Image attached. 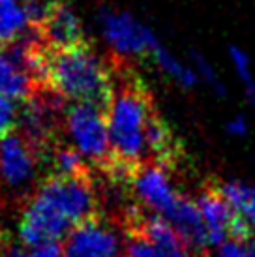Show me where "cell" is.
<instances>
[{
    "label": "cell",
    "mask_w": 255,
    "mask_h": 257,
    "mask_svg": "<svg viewBox=\"0 0 255 257\" xmlns=\"http://www.w3.org/2000/svg\"><path fill=\"white\" fill-rule=\"evenodd\" d=\"M96 195L86 175L47 179L27 203L19 236L29 248L47 240H62L73 227L94 218Z\"/></svg>",
    "instance_id": "1"
},
{
    "label": "cell",
    "mask_w": 255,
    "mask_h": 257,
    "mask_svg": "<svg viewBox=\"0 0 255 257\" xmlns=\"http://www.w3.org/2000/svg\"><path fill=\"white\" fill-rule=\"evenodd\" d=\"M154 116L149 94L141 85L128 83L113 90L107 103V124L113 160L118 165L132 167L150 156L149 130Z\"/></svg>",
    "instance_id": "2"
},
{
    "label": "cell",
    "mask_w": 255,
    "mask_h": 257,
    "mask_svg": "<svg viewBox=\"0 0 255 257\" xmlns=\"http://www.w3.org/2000/svg\"><path fill=\"white\" fill-rule=\"evenodd\" d=\"M47 85L66 100L94 101L105 107L113 96V81L107 64L86 43L53 51Z\"/></svg>",
    "instance_id": "3"
},
{
    "label": "cell",
    "mask_w": 255,
    "mask_h": 257,
    "mask_svg": "<svg viewBox=\"0 0 255 257\" xmlns=\"http://www.w3.org/2000/svg\"><path fill=\"white\" fill-rule=\"evenodd\" d=\"M70 147L77 150L86 164L105 165L113 160L107 107L94 101H73L64 116Z\"/></svg>",
    "instance_id": "4"
},
{
    "label": "cell",
    "mask_w": 255,
    "mask_h": 257,
    "mask_svg": "<svg viewBox=\"0 0 255 257\" xmlns=\"http://www.w3.org/2000/svg\"><path fill=\"white\" fill-rule=\"evenodd\" d=\"M98 29L109 49L122 58L150 57L162 43L149 25L124 10L101 8L98 14Z\"/></svg>",
    "instance_id": "5"
},
{
    "label": "cell",
    "mask_w": 255,
    "mask_h": 257,
    "mask_svg": "<svg viewBox=\"0 0 255 257\" xmlns=\"http://www.w3.org/2000/svg\"><path fill=\"white\" fill-rule=\"evenodd\" d=\"M134 193L150 214L167 218L177 207L182 193L177 190L169 169L163 162L141 165L134 175Z\"/></svg>",
    "instance_id": "6"
},
{
    "label": "cell",
    "mask_w": 255,
    "mask_h": 257,
    "mask_svg": "<svg viewBox=\"0 0 255 257\" xmlns=\"http://www.w3.org/2000/svg\"><path fill=\"white\" fill-rule=\"evenodd\" d=\"M120 250L116 229L98 218L79 223L64 242V257H120Z\"/></svg>",
    "instance_id": "7"
},
{
    "label": "cell",
    "mask_w": 255,
    "mask_h": 257,
    "mask_svg": "<svg viewBox=\"0 0 255 257\" xmlns=\"http://www.w3.org/2000/svg\"><path fill=\"white\" fill-rule=\"evenodd\" d=\"M38 173L36 147L21 134L0 141V179L10 188L23 190L34 182Z\"/></svg>",
    "instance_id": "8"
},
{
    "label": "cell",
    "mask_w": 255,
    "mask_h": 257,
    "mask_svg": "<svg viewBox=\"0 0 255 257\" xmlns=\"http://www.w3.org/2000/svg\"><path fill=\"white\" fill-rule=\"evenodd\" d=\"M40 32L51 51L71 49L85 43V30L81 17L73 12V8L64 2H55L49 17L40 27Z\"/></svg>",
    "instance_id": "9"
},
{
    "label": "cell",
    "mask_w": 255,
    "mask_h": 257,
    "mask_svg": "<svg viewBox=\"0 0 255 257\" xmlns=\"http://www.w3.org/2000/svg\"><path fill=\"white\" fill-rule=\"evenodd\" d=\"M165 220L177 229V233L182 236V240L191 251H205L210 246L197 201L190 199L188 195H182L178 199L177 207L171 210Z\"/></svg>",
    "instance_id": "10"
},
{
    "label": "cell",
    "mask_w": 255,
    "mask_h": 257,
    "mask_svg": "<svg viewBox=\"0 0 255 257\" xmlns=\"http://www.w3.org/2000/svg\"><path fill=\"white\" fill-rule=\"evenodd\" d=\"M36 81L4 47H0V96L12 100H29L36 88Z\"/></svg>",
    "instance_id": "11"
},
{
    "label": "cell",
    "mask_w": 255,
    "mask_h": 257,
    "mask_svg": "<svg viewBox=\"0 0 255 257\" xmlns=\"http://www.w3.org/2000/svg\"><path fill=\"white\" fill-rule=\"evenodd\" d=\"M150 58H152V62H154V66H156L158 70L167 79H171L177 86H180V88L190 90V88L199 85V75L195 72L193 64L191 62L188 64L184 60H180L163 43H160L156 49L152 51Z\"/></svg>",
    "instance_id": "12"
},
{
    "label": "cell",
    "mask_w": 255,
    "mask_h": 257,
    "mask_svg": "<svg viewBox=\"0 0 255 257\" xmlns=\"http://www.w3.org/2000/svg\"><path fill=\"white\" fill-rule=\"evenodd\" d=\"M30 27L32 23L23 0H0V47L17 42Z\"/></svg>",
    "instance_id": "13"
},
{
    "label": "cell",
    "mask_w": 255,
    "mask_h": 257,
    "mask_svg": "<svg viewBox=\"0 0 255 257\" xmlns=\"http://www.w3.org/2000/svg\"><path fill=\"white\" fill-rule=\"evenodd\" d=\"M220 193L227 203L234 208V212L248 221L251 229V238L255 240V186L242 182V180H227L218 186Z\"/></svg>",
    "instance_id": "14"
},
{
    "label": "cell",
    "mask_w": 255,
    "mask_h": 257,
    "mask_svg": "<svg viewBox=\"0 0 255 257\" xmlns=\"http://www.w3.org/2000/svg\"><path fill=\"white\" fill-rule=\"evenodd\" d=\"M53 169L58 177H81L86 175V160L73 147H64L53 156Z\"/></svg>",
    "instance_id": "15"
},
{
    "label": "cell",
    "mask_w": 255,
    "mask_h": 257,
    "mask_svg": "<svg viewBox=\"0 0 255 257\" xmlns=\"http://www.w3.org/2000/svg\"><path fill=\"white\" fill-rule=\"evenodd\" d=\"M149 152L152 156L160 158L162 162L163 158H167L173 152V134L169 132L167 124L158 116L152 118L149 130Z\"/></svg>",
    "instance_id": "16"
},
{
    "label": "cell",
    "mask_w": 255,
    "mask_h": 257,
    "mask_svg": "<svg viewBox=\"0 0 255 257\" xmlns=\"http://www.w3.org/2000/svg\"><path fill=\"white\" fill-rule=\"evenodd\" d=\"M229 62H231V68H233L234 75L238 77L242 85L248 88V92H255V75H253V62H251V57H249L246 51L242 47H236L233 45L229 49Z\"/></svg>",
    "instance_id": "17"
},
{
    "label": "cell",
    "mask_w": 255,
    "mask_h": 257,
    "mask_svg": "<svg viewBox=\"0 0 255 257\" xmlns=\"http://www.w3.org/2000/svg\"><path fill=\"white\" fill-rule=\"evenodd\" d=\"M191 64H193V68H195V72L199 75V83L206 85L212 92L218 94V96H225V85H223V81L220 79L216 68L203 55L193 53L191 55Z\"/></svg>",
    "instance_id": "18"
},
{
    "label": "cell",
    "mask_w": 255,
    "mask_h": 257,
    "mask_svg": "<svg viewBox=\"0 0 255 257\" xmlns=\"http://www.w3.org/2000/svg\"><path fill=\"white\" fill-rule=\"evenodd\" d=\"M19 107L17 101L6 96H0V141L12 136L19 124Z\"/></svg>",
    "instance_id": "19"
},
{
    "label": "cell",
    "mask_w": 255,
    "mask_h": 257,
    "mask_svg": "<svg viewBox=\"0 0 255 257\" xmlns=\"http://www.w3.org/2000/svg\"><path fill=\"white\" fill-rule=\"evenodd\" d=\"M23 2H25V8H27V14L30 17L32 27L40 29L45 23V19L49 17L51 10H53L57 0H23Z\"/></svg>",
    "instance_id": "20"
},
{
    "label": "cell",
    "mask_w": 255,
    "mask_h": 257,
    "mask_svg": "<svg viewBox=\"0 0 255 257\" xmlns=\"http://www.w3.org/2000/svg\"><path fill=\"white\" fill-rule=\"evenodd\" d=\"M216 257H255V240L240 242V240L229 238L218 246Z\"/></svg>",
    "instance_id": "21"
},
{
    "label": "cell",
    "mask_w": 255,
    "mask_h": 257,
    "mask_svg": "<svg viewBox=\"0 0 255 257\" xmlns=\"http://www.w3.org/2000/svg\"><path fill=\"white\" fill-rule=\"evenodd\" d=\"M126 255L128 257H160V251L156 246L150 242L149 238H145L139 233H134L130 236V242L126 246Z\"/></svg>",
    "instance_id": "22"
},
{
    "label": "cell",
    "mask_w": 255,
    "mask_h": 257,
    "mask_svg": "<svg viewBox=\"0 0 255 257\" xmlns=\"http://www.w3.org/2000/svg\"><path fill=\"white\" fill-rule=\"evenodd\" d=\"M30 257H64V244L60 240H47L34 246Z\"/></svg>",
    "instance_id": "23"
},
{
    "label": "cell",
    "mask_w": 255,
    "mask_h": 257,
    "mask_svg": "<svg viewBox=\"0 0 255 257\" xmlns=\"http://www.w3.org/2000/svg\"><path fill=\"white\" fill-rule=\"evenodd\" d=\"M225 132H227V136H231V137H246L249 132L248 118H246L244 114H236L233 118H229L225 124Z\"/></svg>",
    "instance_id": "24"
},
{
    "label": "cell",
    "mask_w": 255,
    "mask_h": 257,
    "mask_svg": "<svg viewBox=\"0 0 255 257\" xmlns=\"http://www.w3.org/2000/svg\"><path fill=\"white\" fill-rule=\"evenodd\" d=\"M0 257H30V255L25 253L23 250H19V248H10V250H6Z\"/></svg>",
    "instance_id": "25"
},
{
    "label": "cell",
    "mask_w": 255,
    "mask_h": 257,
    "mask_svg": "<svg viewBox=\"0 0 255 257\" xmlns=\"http://www.w3.org/2000/svg\"><path fill=\"white\" fill-rule=\"evenodd\" d=\"M251 105H253V109H255V92H251Z\"/></svg>",
    "instance_id": "26"
}]
</instances>
